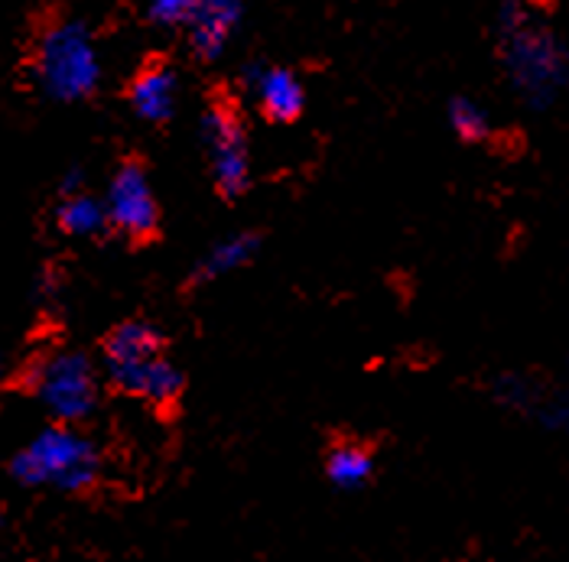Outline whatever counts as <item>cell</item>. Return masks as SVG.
Segmentation results:
<instances>
[{
    "label": "cell",
    "mask_w": 569,
    "mask_h": 562,
    "mask_svg": "<svg viewBox=\"0 0 569 562\" xmlns=\"http://www.w3.org/2000/svg\"><path fill=\"white\" fill-rule=\"evenodd\" d=\"M101 378L133 400L170 410L186 390V374L179 371L157 325L143 319L118 322L101 342Z\"/></svg>",
    "instance_id": "obj_1"
},
{
    "label": "cell",
    "mask_w": 569,
    "mask_h": 562,
    "mask_svg": "<svg viewBox=\"0 0 569 562\" xmlns=\"http://www.w3.org/2000/svg\"><path fill=\"white\" fill-rule=\"evenodd\" d=\"M7 472L30 491L86 494L101 481L104 455L82 426L49 423L10 455Z\"/></svg>",
    "instance_id": "obj_2"
},
{
    "label": "cell",
    "mask_w": 569,
    "mask_h": 562,
    "mask_svg": "<svg viewBox=\"0 0 569 562\" xmlns=\"http://www.w3.org/2000/svg\"><path fill=\"white\" fill-rule=\"evenodd\" d=\"M33 79L49 101H86L101 86V56L86 20L46 23L33 43Z\"/></svg>",
    "instance_id": "obj_3"
},
{
    "label": "cell",
    "mask_w": 569,
    "mask_h": 562,
    "mask_svg": "<svg viewBox=\"0 0 569 562\" xmlns=\"http://www.w3.org/2000/svg\"><path fill=\"white\" fill-rule=\"evenodd\" d=\"M27 393L49 423L82 426L101 403V368L76 348H52L30 364Z\"/></svg>",
    "instance_id": "obj_4"
},
{
    "label": "cell",
    "mask_w": 569,
    "mask_h": 562,
    "mask_svg": "<svg viewBox=\"0 0 569 562\" xmlns=\"http://www.w3.org/2000/svg\"><path fill=\"white\" fill-rule=\"evenodd\" d=\"M505 30V69L515 91L530 108H547L569 86V49L530 17L501 27Z\"/></svg>",
    "instance_id": "obj_5"
},
{
    "label": "cell",
    "mask_w": 569,
    "mask_h": 562,
    "mask_svg": "<svg viewBox=\"0 0 569 562\" xmlns=\"http://www.w3.org/2000/svg\"><path fill=\"white\" fill-rule=\"evenodd\" d=\"M104 212H108V228L118 231L131 244H147L157 238L160 228V199L153 192L150 173L140 160H124L101 195Z\"/></svg>",
    "instance_id": "obj_6"
},
{
    "label": "cell",
    "mask_w": 569,
    "mask_h": 562,
    "mask_svg": "<svg viewBox=\"0 0 569 562\" xmlns=\"http://www.w3.org/2000/svg\"><path fill=\"white\" fill-rule=\"evenodd\" d=\"M202 147L212 185L221 199H238L251 185V143L241 118L228 104H212L202 118Z\"/></svg>",
    "instance_id": "obj_7"
},
{
    "label": "cell",
    "mask_w": 569,
    "mask_h": 562,
    "mask_svg": "<svg viewBox=\"0 0 569 562\" xmlns=\"http://www.w3.org/2000/svg\"><path fill=\"white\" fill-rule=\"evenodd\" d=\"M251 91L267 121L290 124L307 108V88L290 69H258L251 76Z\"/></svg>",
    "instance_id": "obj_8"
},
{
    "label": "cell",
    "mask_w": 569,
    "mask_h": 562,
    "mask_svg": "<svg viewBox=\"0 0 569 562\" xmlns=\"http://www.w3.org/2000/svg\"><path fill=\"white\" fill-rule=\"evenodd\" d=\"M241 23V0H199L192 20L186 23L196 56L219 59Z\"/></svg>",
    "instance_id": "obj_9"
},
{
    "label": "cell",
    "mask_w": 569,
    "mask_h": 562,
    "mask_svg": "<svg viewBox=\"0 0 569 562\" xmlns=\"http://www.w3.org/2000/svg\"><path fill=\"white\" fill-rule=\"evenodd\" d=\"M133 114L147 124H167L179 104V82L170 66H150L133 76L131 86Z\"/></svg>",
    "instance_id": "obj_10"
},
{
    "label": "cell",
    "mask_w": 569,
    "mask_h": 562,
    "mask_svg": "<svg viewBox=\"0 0 569 562\" xmlns=\"http://www.w3.org/2000/svg\"><path fill=\"white\" fill-rule=\"evenodd\" d=\"M378 469V455L361 439H336L322 455V475L336 491H358L365 488Z\"/></svg>",
    "instance_id": "obj_11"
},
{
    "label": "cell",
    "mask_w": 569,
    "mask_h": 562,
    "mask_svg": "<svg viewBox=\"0 0 569 562\" xmlns=\"http://www.w3.org/2000/svg\"><path fill=\"white\" fill-rule=\"evenodd\" d=\"M56 228L66 238H79V241H91L101 238L108 231V212L101 195H94L88 185L72 189V192H59L56 199Z\"/></svg>",
    "instance_id": "obj_12"
},
{
    "label": "cell",
    "mask_w": 569,
    "mask_h": 562,
    "mask_svg": "<svg viewBox=\"0 0 569 562\" xmlns=\"http://www.w3.org/2000/svg\"><path fill=\"white\" fill-rule=\"evenodd\" d=\"M258 251H261V234L258 231L224 234L199 258L196 270H192V283H212V280H221L228 273H238L248 263H254Z\"/></svg>",
    "instance_id": "obj_13"
},
{
    "label": "cell",
    "mask_w": 569,
    "mask_h": 562,
    "mask_svg": "<svg viewBox=\"0 0 569 562\" xmlns=\"http://www.w3.org/2000/svg\"><path fill=\"white\" fill-rule=\"evenodd\" d=\"M543 384H537L533 378H527L521 371H508V374H501L498 381H495V397H498V403L501 407H508V410H518V413H533V407L540 403V397H543Z\"/></svg>",
    "instance_id": "obj_14"
},
{
    "label": "cell",
    "mask_w": 569,
    "mask_h": 562,
    "mask_svg": "<svg viewBox=\"0 0 569 562\" xmlns=\"http://www.w3.org/2000/svg\"><path fill=\"white\" fill-rule=\"evenodd\" d=\"M449 128L456 130L459 140L466 143H482L491 137V118L479 101L472 98H456L449 104Z\"/></svg>",
    "instance_id": "obj_15"
},
{
    "label": "cell",
    "mask_w": 569,
    "mask_h": 562,
    "mask_svg": "<svg viewBox=\"0 0 569 562\" xmlns=\"http://www.w3.org/2000/svg\"><path fill=\"white\" fill-rule=\"evenodd\" d=\"M530 420L547 430V433H563L569 430V390L563 388H547L540 403L533 407Z\"/></svg>",
    "instance_id": "obj_16"
},
{
    "label": "cell",
    "mask_w": 569,
    "mask_h": 562,
    "mask_svg": "<svg viewBox=\"0 0 569 562\" xmlns=\"http://www.w3.org/2000/svg\"><path fill=\"white\" fill-rule=\"evenodd\" d=\"M196 7H199V0H147V17L157 27L176 30L192 20Z\"/></svg>",
    "instance_id": "obj_17"
},
{
    "label": "cell",
    "mask_w": 569,
    "mask_h": 562,
    "mask_svg": "<svg viewBox=\"0 0 569 562\" xmlns=\"http://www.w3.org/2000/svg\"><path fill=\"white\" fill-rule=\"evenodd\" d=\"M3 378H7V354L0 351V384H3Z\"/></svg>",
    "instance_id": "obj_18"
},
{
    "label": "cell",
    "mask_w": 569,
    "mask_h": 562,
    "mask_svg": "<svg viewBox=\"0 0 569 562\" xmlns=\"http://www.w3.org/2000/svg\"><path fill=\"white\" fill-rule=\"evenodd\" d=\"M3 526H7V514L0 511V530H3Z\"/></svg>",
    "instance_id": "obj_19"
}]
</instances>
